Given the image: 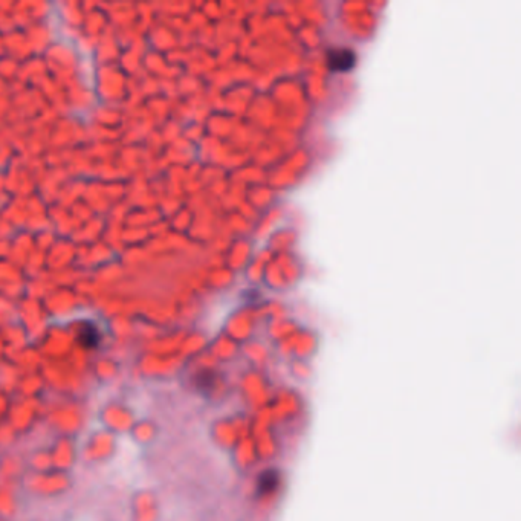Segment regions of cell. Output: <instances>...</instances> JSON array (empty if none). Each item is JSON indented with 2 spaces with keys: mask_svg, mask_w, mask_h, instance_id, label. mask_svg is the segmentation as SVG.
I'll return each instance as SVG.
<instances>
[{
  "mask_svg": "<svg viewBox=\"0 0 521 521\" xmlns=\"http://www.w3.org/2000/svg\"><path fill=\"white\" fill-rule=\"evenodd\" d=\"M327 68L331 69L332 72H338V74H344V72H350L356 66V52L352 48H331L327 51L326 56Z\"/></svg>",
  "mask_w": 521,
  "mask_h": 521,
  "instance_id": "1",
  "label": "cell"
},
{
  "mask_svg": "<svg viewBox=\"0 0 521 521\" xmlns=\"http://www.w3.org/2000/svg\"><path fill=\"white\" fill-rule=\"evenodd\" d=\"M77 340L85 349H95L101 341L100 329L91 321H85L78 327Z\"/></svg>",
  "mask_w": 521,
  "mask_h": 521,
  "instance_id": "2",
  "label": "cell"
},
{
  "mask_svg": "<svg viewBox=\"0 0 521 521\" xmlns=\"http://www.w3.org/2000/svg\"><path fill=\"white\" fill-rule=\"evenodd\" d=\"M280 486V471L266 470L260 474L256 483V496L265 497L277 491Z\"/></svg>",
  "mask_w": 521,
  "mask_h": 521,
  "instance_id": "3",
  "label": "cell"
}]
</instances>
